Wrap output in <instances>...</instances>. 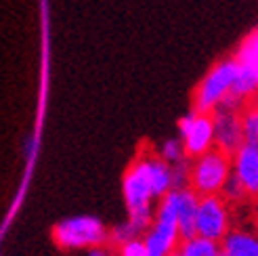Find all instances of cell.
<instances>
[{
	"label": "cell",
	"instance_id": "obj_1",
	"mask_svg": "<svg viewBox=\"0 0 258 256\" xmlns=\"http://www.w3.org/2000/svg\"><path fill=\"white\" fill-rule=\"evenodd\" d=\"M122 194H124V202L128 208V221L145 235L149 225L153 223V216H156L158 204H153V202H158V200L153 196L151 185L139 160H135L133 166L124 174Z\"/></svg>",
	"mask_w": 258,
	"mask_h": 256
},
{
	"label": "cell",
	"instance_id": "obj_2",
	"mask_svg": "<svg viewBox=\"0 0 258 256\" xmlns=\"http://www.w3.org/2000/svg\"><path fill=\"white\" fill-rule=\"evenodd\" d=\"M53 239L63 250H90L105 246V241H109V229L97 216L78 214L57 223L53 229Z\"/></svg>",
	"mask_w": 258,
	"mask_h": 256
},
{
	"label": "cell",
	"instance_id": "obj_3",
	"mask_svg": "<svg viewBox=\"0 0 258 256\" xmlns=\"http://www.w3.org/2000/svg\"><path fill=\"white\" fill-rule=\"evenodd\" d=\"M231 174H233L231 156H227L216 147L204 153V156L191 160V189L200 198L221 196Z\"/></svg>",
	"mask_w": 258,
	"mask_h": 256
},
{
	"label": "cell",
	"instance_id": "obj_4",
	"mask_svg": "<svg viewBox=\"0 0 258 256\" xmlns=\"http://www.w3.org/2000/svg\"><path fill=\"white\" fill-rule=\"evenodd\" d=\"M237 70H239L237 59L218 61L202 78L198 91H196V99H193V109L200 113H214L223 105V101L231 95Z\"/></svg>",
	"mask_w": 258,
	"mask_h": 256
},
{
	"label": "cell",
	"instance_id": "obj_5",
	"mask_svg": "<svg viewBox=\"0 0 258 256\" xmlns=\"http://www.w3.org/2000/svg\"><path fill=\"white\" fill-rule=\"evenodd\" d=\"M147 256H170L180 246V233L176 223V212L170 198L166 196L158 202L153 223L143 235Z\"/></svg>",
	"mask_w": 258,
	"mask_h": 256
},
{
	"label": "cell",
	"instance_id": "obj_6",
	"mask_svg": "<svg viewBox=\"0 0 258 256\" xmlns=\"http://www.w3.org/2000/svg\"><path fill=\"white\" fill-rule=\"evenodd\" d=\"M229 231H231L229 204L221 196L200 198L198 214H196V235L221 244Z\"/></svg>",
	"mask_w": 258,
	"mask_h": 256
},
{
	"label": "cell",
	"instance_id": "obj_7",
	"mask_svg": "<svg viewBox=\"0 0 258 256\" xmlns=\"http://www.w3.org/2000/svg\"><path fill=\"white\" fill-rule=\"evenodd\" d=\"M178 139L183 141L187 158H200L214 149V124L212 113L187 111L178 122Z\"/></svg>",
	"mask_w": 258,
	"mask_h": 256
},
{
	"label": "cell",
	"instance_id": "obj_8",
	"mask_svg": "<svg viewBox=\"0 0 258 256\" xmlns=\"http://www.w3.org/2000/svg\"><path fill=\"white\" fill-rule=\"evenodd\" d=\"M212 124H214V147L233 158L239 151V147L246 143L243 126H241V113L221 107L212 113Z\"/></svg>",
	"mask_w": 258,
	"mask_h": 256
},
{
	"label": "cell",
	"instance_id": "obj_9",
	"mask_svg": "<svg viewBox=\"0 0 258 256\" xmlns=\"http://www.w3.org/2000/svg\"><path fill=\"white\" fill-rule=\"evenodd\" d=\"M168 198H170L172 206H174V212H176L180 241L198 237L196 235V214H198L200 196L191 187H183V189H172L168 194Z\"/></svg>",
	"mask_w": 258,
	"mask_h": 256
},
{
	"label": "cell",
	"instance_id": "obj_10",
	"mask_svg": "<svg viewBox=\"0 0 258 256\" xmlns=\"http://www.w3.org/2000/svg\"><path fill=\"white\" fill-rule=\"evenodd\" d=\"M231 162L248 198H258V143H243Z\"/></svg>",
	"mask_w": 258,
	"mask_h": 256
},
{
	"label": "cell",
	"instance_id": "obj_11",
	"mask_svg": "<svg viewBox=\"0 0 258 256\" xmlns=\"http://www.w3.org/2000/svg\"><path fill=\"white\" fill-rule=\"evenodd\" d=\"M139 164L143 166L145 176L151 185V191L156 200L160 202L162 198H166L174 189V181H172V166L168 162H164L158 153H143V156L137 158Z\"/></svg>",
	"mask_w": 258,
	"mask_h": 256
},
{
	"label": "cell",
	"instance_id": "obj_12",
	"mask_svg": "<svg viewBox=\"0 0 258 256\" xmlns=\"http://www.w3.org/2000/svg\"><path fill=\"white\" fill-rule=\"evenodd\" d=\"M223 256H258V233L250 229H231L221 241Z\"/></svg>",
	"mask_w": 258,
	"mask_h": 256
},
{
	"label": "cell",
	"instance_id": "obj_13",
	"mask_svg": "<svg viewBox=\"0 0 258 256\" xmlns=\"http://www.w3.org/2000/svg\"><path fill=\"white\" fill-rule=\"evenodd\" d=\"M256 93H258V70L252 63H239L233 88H231V97L241 101V103H248Z\"/></svg>",
	"mask_w": 258,
	"mask_h": 256
},
{
	"label": "cell",
	"instance_id": "obj_14",
	"mask_svg": "<svg viewBox=\"0 0 258 256\" xmlns=\"http://www.w3.org/2000/svg\"><path fill=\"white\" fill-rule=\"evenodd\" d=\"M176 254L178 256H223L221 244L204 239V237H191V239L180 241Z\"/></svg>",
	"mask_w": 258,
	"mask_h": 256
},
{
	"label": "cell",
	"instance_id": "obj_15",
	"mask_svg": "<svg viewBox=\"0 0 258 256\" xmlns=\"http://www.w3.org/2000/svg\"><path fill=\"white\" fill-rule=\"evenodd\" d=\"M156 153H158V156H160L164 162H168L170 166H172V164H178V162H183V160H187V153H185V147H183V141H180L178 137H168L166 141H162Z\"/></svg>",
	"mask_w": 258,
	"mask_h": 256
},
{
	"label": "cell",
	"instance_id": "obj_16",
	"mask_svg": "<svg viewBox=\"0 0 258 256\" xmlns=\"http://www.w3.org/2000/svg\"><path fill=\"white\" fill-rule=\"evenodd\" d=\"M141 237H143V233H141L131 221H124L120 225H115L113 229H109V241L115 248H120L122 244H128V241H133V239H141Z\"/></svg>",
	"mask_w": 258,
	"mask_h": 256
},
{
	"label": "cell",
	"instance_id": "obj_17",
	"mask_svg": "<svg viewBox=\"0 0 258 256\" xmlns=\"http://www.w3.org/2000/svg\"><path fill=\"white\" fill-rule=\"evenodd\" d=\"M221 198L227 204H241L243 200L248 198V194H246V189H243V185L239 183V178L235 174H231L229 181L223 187V191H221Z\"/></svg>",
	"mask_w": 258,
	"mask_h": 256
},
{
	"label": "cell",
	"instance_id": "obj_18",
	"mask_svg": "<svg viewBox=\"0 0 258 256\" xmlns=\"http://www.w3.org/2000/svg\"><path fill=\"white\" fill-rule=\"evenodd\" d=\"M172 181H174V189H183V187H191V162L189 158L172 164Z\"/></svg>",
	"mask_w": 258,
	"mask_h": 256
},
{
	"label": "cell",
	"instance_id": "obj_19",
	"mask_svg": "<svg viewBox=\"0 0 258 256\" xmlns=\"http://www.w3.org/2000/svg\"><path fill=\"white\" fill-rule=\"evenodd\" d=\"M115 256H147L143 237H141V239H133V241H128V244H122L118 248V254H115Z\"/></svg>",
	"mask_w": 258,
	"mask_h": 256
},
{
	"label": "cell",
	"instance_id": "obj_20",
	"mask_svg": "<svg viewBox=\"0 0 258 256\" xmlns=\"http://www.w3.org/2000/svg\"><path fill=\"white\" fill-rule=\"evenodd\" d=\"M86 256H115V254L109 246H97V248L86 250Z\"/></svg>",
	"mask_w": 258,
	"mask_h": 256
},
{
	"label": "cell",
	"instance_id": "obj_21",
	"mask_svg": "<svg viewBox=\"0 0 258 256\" xmlns=\"http://www.w3.org/2000/svg\"><path fill=\"white\" fill-rule=\"evenodd\" d=\"M170 256H178V254H176V252H174V254H170Z\"/></svg>",
	"mask_w": 258,
	"mask_h": 256
},
{
	"label": "cell",
	"instance_id": "obj_22",
	"mask_svg": "<svg viewBox=\"0 0 258 256\" xmlns=\"http://www.w3.org/2000/svg\"><path fill=\"white\" fill-rule=\"evenodd\" d=\"M256 109H258V107H256Z\"/></svg>",
	"mask_w": 258,
	"mask_h": 256
}]
</instances>
